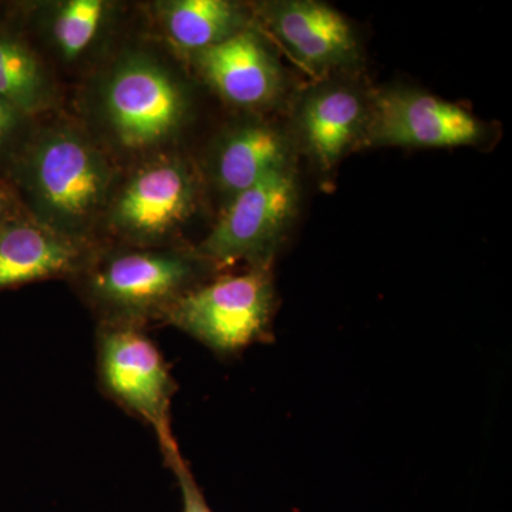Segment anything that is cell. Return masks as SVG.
<instances>
[{
	"instance_id": "cell-1",
	"label": "cell",
	"mask_w": 512,
	"mask_h": 512,
	"mask_svg": "<svg viewBox=\"0 0 512 512\" xmlns=\"http://www.w3.org/2000/svg\"><path fill=\"white\" fill-rule=\"evenodd\" d=\"M23 208L40 224L87 242L113 195V167L72 126L30 133L5 173Z\"/></svg>"
},
{
	"instance_id": "cell-2",
	"label": "cell",
	"mask_w": 512,
	"mask_h": 512,
	"mask_svg": "<svg viewBox=\"0 0 512 512\" xmlns=\"http://www.w3.org/2000/svg\"><path fill=\"white\" fill-rule=\"evenodd\" d=\"M202 259L175 249H130L94 255L79 275L84 295L101 323L143 329L163 320L184 293L194 288Z\"/></svg>"
},
{
	"instance_id": "cell-3",
	"label": "cell",
	"mask_w": 512,
	"mask_h": 512,
	"mask_svg": "<svg viewBox=\"0 0 512 512\" xmlns=\"http://www.w3.org/2000/svg\"><path fill=\"white\" fill-rule=\"evenodd\" d=\"M187 110V94L177 77L147 53L121 56L100 87L101 119L126 150L163 146L177 136Z\"/></svg>"
},
{
	"instance_id": "cell-4",
	"label": "cell",
	"mask_w": 512,
	"mask_h": 512,
	"mask_svg": "<svg viewBox=\"0 0 512 512\" xmlns=\"http://www.w3.org/2000/svg\"><path fill=\"white\" fill-rule=\"evenodd\" d=\"M274 309V286L266 266L221 276L184 293L164 315L218 353L247 348L264 335Z\"/></svg>"
},
{
	"instance_id": "cell-5",
	"label": "cell",
	"mask_w": 512,
	"mask_h": 512,
	"mask_svg": "<svg viewBox=\"0 0 512 512\" xmlns=\"http://www.w3.org/2000/svg\"><path fill=\"white\" fill-rule=\"evenodd\" d=\"M97 369L107 396L147 421L156 431L158 443L174 439L170 413L174 380L160 350L143 329L100 323Z\"/></svg>"
},
{
	"instance_id": "cell-6",
	"label": "cell",
	"mask_w": 512,
	"mask_h": 512,
	"mask_svg": "<svg viewBox=\"0 0 512 512\" xmlns=\"http://www.w3.org/2000/svg\"><path fill=\"white\" fill-rule=\"evenodd\" d=\"M298 207L293 168L276 171L229 200L224 214L194 252L204 262L251 261L266 266Z\"/></svg>"
},
{
	"instance_id": "cell-7",
	"label": "cell",
	"mask_w": 512,
	"mask_h": 512,
	"mask_svg": "<svg viewBox=\"0 0 512 512\" xmlns=\"http://www.w3.org/2000/svg\"><path fill=\"white\" fill-rule=\"evenodd\" d=\"M197 181L185 161L157 157L113 192L104 218L114 235L131 244H157L174 234L195 210Z\"/></svg>"
},
{
	"instance_id": "cell-8",
	"label": "cell",
	"mask_w": 512,
	"mask_h": 512,
	"mask_svg": "<svg viewBox=\"0 0 512 512\" xmlns=\"http://www.w3.org/2000/svg\"><path fill=\"white\" fill-rule=\"evenodd\" d=\"M483 136V124L463 107L409 89L379 94L363 134L376 146L424 148L471 146Z\"/></svg>"
},
{
	"instance_id": "cell-9",
	"label": "cell",
	"mask_w": 512,
	"mask_h": 512,
	"mask_svg": "<svg viewBox=\"0 0 512 512\" xmlns=\"http://www.w3.org/2000/svg\"><path fill=\"white\" fill-rule=\"evenodd\" d=\"M259 18L289 55L313 73L348 67L359 59L355 33L339 12L313 0L258 6Z\"/></svg>"
},
{
	"instance_id": "cell-10",
	"label": "cell",
	"mask_w": 512,
	"mask_h": 512,
	"mask_svg": "<svg viewBox=\"0 0 512 512\" xmlns=\"http://www.w3.org/2000/svg\"><path fill=\"white\" fill-rule=\"evenodd\" d=\"M191 57L208 86L235 106H268L284 90L281 64L251 28Z\"/></svg>"
},
{
	"instance_id": "cell-11",
	"label": "cell",
	"mask_w": 512,
	"mask_h": 512,
	"mask_svg": "<svg viewBox=\"0 0 512 512\" xmlns=\"http://www.w3.org/2000/svg\"><path fill=\"white\" fill-rule=\"evenodd\" d=\"M92 256L87 242L66 237L20 212L0 224V291L79 275Z\"/></svg>"
},
{
	"instance_id": "cell-12",
	"label": "cell",
	"mask_w": 512,
	"mask_h": 512,
	"mask_svg": "<svg viewBox=\"0 0 512 512\" xmlns=\"http://www.w3.org/2000/svg\"><path fill=\"white\" fill-rule=\"evenodd\" d=\"M367 110L359 92L342 84H323L299 103V133L315 163L329 170L365 134Z\"/></svg>"
},
{
	"instance_id": "cell-13",
	"label": "cell",
	"mask_w": 512,
	"mask_h": 512,
	"mask_svg": "<svg viewBox=\"0 0 512 512\" xmlns=\"http://www.w3.org/2000/svg\"><path fill=\"white\" fill-rule=\"evenodd\" d=\"M291 143L279 128L248 121L229 128L215 144L211 177L229 200L276 171L292 167Z\"/></svg>"
},
{
	"instance_id": "cell-14",
	"label": "cell",
	"mask_w": 512,
	"mask_h": 512,
	"mask_svg": "<svg viewBox=\"0 0 512 512\" xmlns=\"http://www.w3.org/2000/svg\"><path fill=\"white\" fill-rule=\"evenodd\" d=\"M154 9L165 36L188 55L249 28L244 8L229 0H168L154 3Z\"/></svg>"
},
{
	"instance_id": "cell-15",
	"label": "cell",
	"mask_w": 512,
	"mask_h": 512,
	"mask_svg": "<svg viewBox=\"0 0 512 512\" xmlns=\"http://www.w3.org/2000/svg\"><path fill=\"white\" fill-rule=\"evenodd\" d=\"M0 97L35 119L55 101L45 63L12 20L0 16Z\"/></svg>"
},
{
	"instance_id": "cell-16",
	"label": "cell",
	"mask_w": 512,
	"mask_h": 512,
	"mask_svg": "<svg viewBox=\"0 0 512 512\" xmlns=\"http://www.w3.org/2000/svg\"><path fill=\"white\" fill-rule=\"evenodd\" d=\"M109 9L103 0H66L53 6L49 35L63 59H79L90 49Z\"/></svg>"
},
{
	"instance_id": "cell-17",
	"label": "cell",
	"mask_w": 512,
	"mask_h": 512,
	"mask_svg": "<svg viewBox=\"0 0 512 512\" xmlns=\"http://www.w3.org/2000/svg\"><path fill=\"white\" fill-rule=\"evenodd\" d=\"M32 120L10 101L0 97V167L5 173L10 161L28 140Z\"/></svg>"
},
{
	"instance_id": "cell-18",
	"label": "cell",
	"mask_w": 512,
	"mask_h": 512,
	"mask_svg": "<svg viewBox=\"0 0 512 512\" xmlns=\"http://www.w3.org/2000/svg\"><path fill=\"white\" fill-rule=\"evenodd\" d=\"M161 450L167 461L168 466L171 467L175 478H177L178 487H180L181 498H183V512H212L205 501L204 494L201 488L198 487L197 481L192 476L190 467L185 463L183 456H181L180 448H178L177 441L171 439L160 444Z\"/></svg>"
},
{
	"instance_id": "cell-19",
	"label": "cell",
	"mask_w": 512,
	"mask_h": 512,
	"mask_svg": "<svg viewBox=\"0 0 512 512\" xmlns=\"http://www.w3.org/2000/svg\"><path fill=\"white\" fill-rule=\"evenodd\" d=\"M26 211L19 200L18 192L5 177H0V224Z\"/></svg>"
}]
</instances>
